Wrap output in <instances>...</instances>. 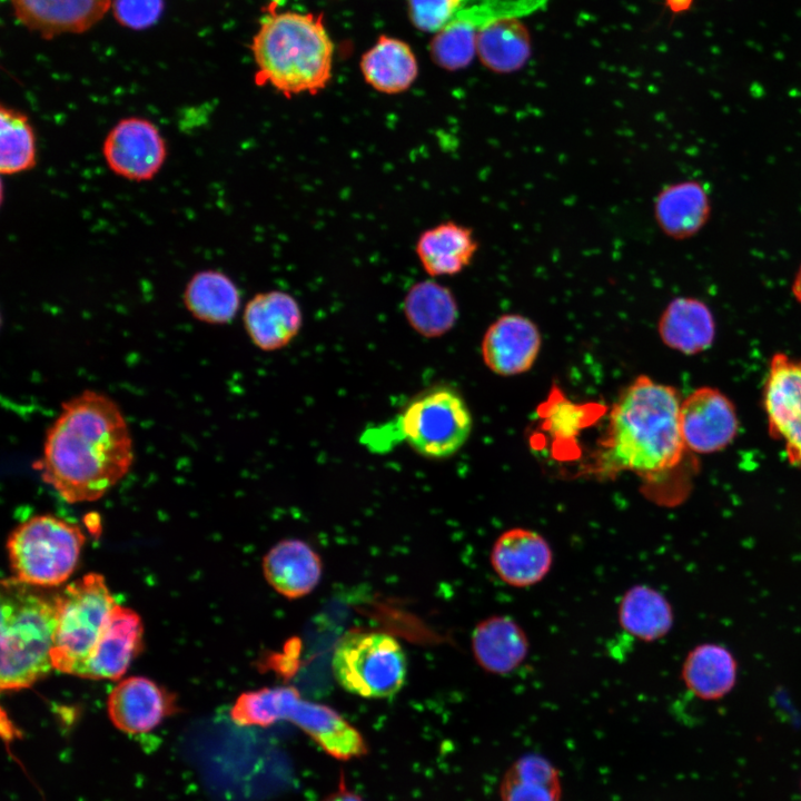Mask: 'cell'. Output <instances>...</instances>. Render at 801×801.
Listing matches in <instances>:
<instances>
[{
	"instance_id": "1",
	"label": "cell",
	"mask_w": 801,
	"mask_h": 801,
	"mask_svg": "<svg viewBox=\"0 0 801 801\" xmlns=\"http://www.w3.org/2000/svg\"><path fill=\"white\" fill-rule=\"evenodd\" d=\"M134 445L113 399L85 390L62 404L46 433L40 473L68 503L102 497L129 472Z\"/></svg>"
},
{
	"instance_id": "2",
	"label": "cell",
	"mask_w": 801,
	"mask_h": 801,
	"mask_svg": "<svg viewBox=\"0 0 801 801\" xmlns=\"http://www.w3.org/2000/svg\"><path fill=\"white\" fill-rule=\"evenodd\" d=\"M680 407L675 388L639 376L611 411L603 452L605 467L647 476L675 467L686 448Z\"/></svg>"
},
{
	"instance_id": "3",
	"label": "cell",
	"mask_w": 801,
	"mask_h": 801,
	"mask_svg": "<svg viewBox=\"0 0 801 801\" xmlns=\"http://www.w3.org/2000/svg\"><path fill=\"white\" fill-rule=\"evenodd\" d=\"M250 50L257 82L268 83L288 97L315 95L332 79L334 43L323 19L314 13L266 14Z\"/></svg>"
},
{
	"instance_id": "4",
	"label": "cell",
	"mask_w": 801,
	"mask_h": 801,
	"mask_svg": "<svg viewBox=\"0 0 801 801\" xmlns=\"http://www.w3.org/2000/svg\"><path fill=\"white\" fill-rule=\"evenodd\" d=\"M56 633V605L32 585L17 578L1 584V669L2 690L27 689L52 668L51 651Z\"/></svg>"
},
{
	"instance_id": "5",
	"label": "cell",
	"mask_w": 801,
	"mask_h": 801,
	"mask_svg": "<svg viewBox=\"0 0 801 801\" xmlns=\"http://www.w3.org/2000/svg\"><path fill=\"white\" fill-rule=\"evenodd\" d=\"M230 716L241 726H269L281 720L289 721L339 760L367 753V744L357 729L330 706L301 699L294 686L244 692L231 706Z\"/></svg>"
},
{
	"instance_id": "6",
	"label": "cell",
	"mask_w": 801,
	"mask_h": 801,
	"mask_svg": "<svg viewBox=\"0 0 801 801\" xmlns=\"http://www.w3.org/2000/svg\"><path fill=\"white\" fill-rule=\"evenodd\" d=\"M117 604L98 573L86 574L55 597L56 633L51 651L55 670L81 676Z\"/></svg>"
},
{
	"instance_id": "7",
	"label": "cell",
	"mask_w": 801,
	"mask_h": 801,
	"mask_svg": "<svg viewBox=\"0 0 801 801\" xmlns=\"http://www.w3.org/2000/svg\"><path fill=\"white\" fill-rule=\"evenodd\" d=\"M81 530L53 515L33 516L8 540L13 577L32 586H56L75 571L85 544Z\"/></svg>"
},
{
	"instance_id": "8",
	"label": "cell",
	"mask_w": 801,
	"mask_h": 801,
	"mask_svg": "<svg viewBox=\"0 0 801 801\" xmlns=\"http://www.w3.org/2000/svg\"><path fill=\"white\" fill-rule=\"evenodd\" d=\"M332 669L347 692L367 699H384L395 695L405 684L407 657L392 635L356 630L337 643Z\"/></svg>"
},
{
	"instance_id": "9",
	"label": "cell",
	"mask_w": 801,
	"mask_h": 801,
	"mask_svg": "<svg viewBox=\"0 0 801 801\" xmlns=\"http://www.w3.org/2000/svg\"><path fill=\"white\" fill-rule=\"evenodd\" d=\"M473 419L462 396L447 387H434L414 397L398 417L384 427L427 458H446L467 441Z\"/></svg>"
},
{
	"instance_id": "10",
	"label": "cell",
	"mask_w": 801,
	"mask_h": 801,
	"mask_svg": "<svg viewBox=\"0 0 801 801\" xmlns=\"http://www.w3.org/2000/svg\"><path fill=\"white\" fill-rule=\"evenodd\" d=\"M551 0H482L458 11L431 41L434 62L448 71L466 68L476 57V37L487 23L506 17L526 18Z\"/></svg>"
},
{
	"instance_id": "11",
	"label": "cell",
	"mask_w": 801,
	"mask_h": 801,
	"mask_svg": "<svg viewBox=\"0 0 801 801\" xmlns=\"http://www.w3.org/2000/svg\"><path fill=\"white\" fill-rule=\"evenodd\" d=\"M108 168L118 177L141 182L151 180L167 158L166 140L149 119L121 118L108 131L102 144Z\"/></svg>"
},
{
	"instance_id": "12",
	"label": "cell",
	"mask_w": 801,
	"mask_h": 801,
	"mask_svg": "<svg viewBox=\"0 0 801 801\" xmlns=\"http://www.w3.org/2000/svg\"><path fill=\"white\" fill-rule=\"evenodd\" d=\"M763 400L770 434L784 443L790 464L801 467V360L773 355Z\"/></svg>"
},
{
	"instance_id": "13",
	"label": "cell",
	"mask_w": 801,
	"mask_h": 801,
	"mask_svg": "<svg viewBox=\"0 0 801 801\" xmlns=\"http://www.w3.org/2000/svg\"><path fill=\"white\" fill-rule=\"evenodd\" d=\"M680 426L685 447L699 454L723 449L739 428L733 404L712 387L698 388L681 402Z\"/></svg>"
},
{
	"instance_id": "14",
	"label": "cell",
	"mask_w": 801,
	"mask_h": 801,
	"mask_svg": "<svg viewBox=\"0 0 801 801\" xmlns=\"http://www.w3.org/2000/svg\"><path fill=\"white\" fill-rule=\"evenodd\" d=\"M177 711L176 696L144 676L122 680L107 700V712L113 726L132 735L151 732Z\"/></svg>"
},
{
	"instance_id": "15",
	"label": "cell",
	"mask_w": 801,
	"mask_h": 801,
	"mask_svg": "<svg viewBox=\"0 0 801 801\" xmlns=\"http://www.w3.org/2000/svg\"><path fill=\"white\" fill-rule=\"evenodd\" d=\"M490 563L506 585L524 589L540 583L548 574L553 552L546 538L536 531L512 527L494 541Z\"/></svg>"
},
{
	"instance_id": "16",
	"label": "cell",
	"mask_w": 801,
	"mask_h": 801,
	"mask_svg": "<svg viewBox=\"0 0 801 801\" xmlns=\"http://www.w3.org/2000/svg\"><path fill=\"white\" fill-rule=\"evenodd\" d=\"M540 348L537 326L522 315L506 314L487 328L482 340V357L493 373L513 376L533 366Z\"/></svg>"
},
{
	"instance_id": "17",
	"label": "cell",
	"mask_w": 801,
	"mask_h": 801,
	"mask_svg": "<svg viewBox=\"0 0 801 801\" xmlns=\"http://www.w3.org/2000/svg\"><path fill=\"white\" fill-rule=\"evenodd\" d=\"M16 19L44 39L83 33L111 9V0H10Z\"/></svg>"
},
{
	"instance_id": "18",
	"label": "cell",
	"mask_w": 801,
	"mask_h": 801,
	"mask_svg": "<svg viewBox=\"0 0 801 801\" xmlns=\"http://www.w3.org/2000/svg\"><path fill=\"white\" fill-rule=\"evenodd\" d=\"M144 627L131 609L117 604L80 678L117 680L141 649Z\"/></svg>"
},
{
	"instance_id": "19",
	"label": "cell",
	"mask_w": 801,
	"mask_h": 801,
	"mask_svg": "<svg viewBox=\"0 0 801 801\" xmlns=\"http://www.w3.org/2000/svg\"><path fill=\"white\" fill-rule=\"evenodd\" d=\"M243 319L251 342L266 352L288 345L303 324L298 303L280 290L256 294L246 304Z\"/></svg>"
},
{
	"instance_id": "20",
	"label": "cell",
	"mask_w": 801,
	"mask_h": 801,
	"mask_svg": "<svg viewBox=\"0 0 801 801\" xmlns=\"http://www.w3.org/2000/svg\"><path fill=\"white\" fill-rule=\"evenodd\" d=\"M263 572L276 592L295 600L309 594L318 585L323 565L318 553L308 543L287 538L267 552Z\"/></svg>"
},
{
	"instance_id": "21",
	"label": "cell",
	"mask_w": 801,
	"mask_h": 801,
	"mask_svg": "<svg viewBox=\"0 0 801 801\" xmlns=\"http://www.w3.org/2000/svg\"><path fill=\"white\" fill-rule=\"evenodd\" d=\"M471 645L478 666L494 675L513 672L524 662L530 649L522 626L502 614L478 622L472 632Z\"/></svg>"
},
{
	"instance_id": "22",
	"label": "cell",
	"mask_w": 801,
	"mask_h": 801,
	"mask_svg": "<svg viewBox=\"0 0 801 801\" xmlns=\"http://www.w3.org/2000/svg\"><path fill=\"white\" fill-rule=\"evenodd\" d=\"M655 221L663 234L676 240L696 235L711 212L709 194L696 180L665 186L654 200Z\"/></svg>"
},
{
	"instance_id": "23",
	"label": "cell",
	"mask_w": 801,
	"mask_h": 801,
	"mask_svg": "<svg viewBox=\"0 0 801 801\" xmlns=\"http://www.w3.org/2000/svg\"><path fill=\"white\" fill-rule=\"evenodd\" d=\"M415 250L429 276H454L471 265L478 250V241L472 228L444 221L423 231Z\"/></svg>"
},
{
	"instance_id": "24",
	"label": "cell",
	"mask_w": 801,
	"mask_h": 801,
	"mask_svg": "<svg viewBox=\"0 0 801 801\" xmlns=\"http://www.w3.org/2000/svg\"><path fill=\"white\" fill-rule=\"evenodd\" d=\"M359 67L364 80L386 95L408 90L418 76L417 59L411 46L387 36H380L362 56Z\"/></svg>"
},
{
	"instance_id": "25",
	"label": "cell",
	"mask_w": 801,
	"mask_h": 801,
	"mask_svg": "<svg viewBox=\"0 0 801 801\" xmlns=\"http://www.w3.org/2000/svg\"><path fill=\"white\" fill-rule=\"evenodd\" d=\"M531 52V34L522 18L496 19L485 24L476 37V57L495 73L518 71Z\"/></svg>"
},
{
	"instance_id": "26",
	"label": "cell",
	"mask_w": 801,
	"mask_h": 801,
	"mask_svg": "<svg viewBox=\"0 0 801 801\" xmlns=\"http://www.w3.org/2000/svg\"><path fill=\"white\" fill-rule=\"evenodd\" d=\"M663 343L686 355L709 348L715 326L710 308L692 297H678L669 303L659 320Z\"/></svg>"
},
{
	"instance_id": "27",
	"label": "cell",
	"mask_w": 801,
	"mask_h": 801,
	"mask_svg": "<svg viewBox=\"0 0 801 801\" xmlns=\"http://www.w3.org/2000/svg\"><path fill=\"white\" fill-rule=\"evenodd\" d=\"M187 310L198 320L221 325L231 322L240 306V291L226 274L206 269L196 273L184 291Z\"/></svg>"
},
{
	"instance_id": "28",
	"label": "cell",
	"mask_w": 801,
	"mask_h": 801,
	"mask_svg": "<svg viewBox=\"0 0 801 801\" xmlns=\"http://www.w3.org/2000/svg\"><path fill=\"white\" fill-rule=\"evenodd\" d=\"M681 675L688 690L695 696L718 700L734 686L736 663L724 646L705 643L686 655Z\"/></svg>"
},
{
	"instance_id": "29",
	"label": "cell",
	"mask_w": 801,
	"mask_h": 801,
	"mask_svg": "<svg viewBox=\"0 0 801 801\" xmlns=\"http://www.w3.org/2000/svg\"><path fill=\"white\" fill-rule=\"evenodd\" d=\"M617 619L623 631L637 640L652 642L669 633L673 612L661 592L640 584L631 586L622 595Z\"/></svg>"
},
{
	"instance_id": "30",
	"label": "cell",
	"mask_w": 801,
	"mask_h": 801,
	"mask_svg": "<svg viewBox=\"0 0 801 801\" xmlns=\"http://www.w3.org/2000/svg\"><path fill=\"white\" fill-rule=\"evenodd\" d=\"M403 308L409 325L425 337L444 335L458 318L453 293L433 280H423L412 286L404 298Z\"/></svg>"
},
{
	"instance_id": "31",
	"label": "cell",
	"mask_w": 801,
	"mask_h": 801,
	"mask_svg": "<svg viewBox=\"0 0 801 801\" xmlns=\"http://www.w3.org/2000/svg\"><path fill=\"white\" fill-rule=\"evenodd\" d=\"M561 795L558 771L536 754L517 759L500 784L501 801H561Z\"/></svg>"
},
{
	"instance_id": "32",
	"label": "cell",
	"mask_w": 801,
	"mask_h": 801,
	"mask_svg": "<svg viewBox=\"0 0 801 801\" xmlns=\"http://www.w3.org/2000/svg\"><path fill=\"white\" fill-rule=\"evenodd\" d=\"M37 138L27 113L13 107H0V171L12 176L37 165Z\"/></svg>"
},
{
	"instance_id": "33",
	"label": "cell",
	"mask_w": 801,
	"mask_h": 801,
	"mask_svg": "<svg viewBox=\"0 0 801 801\" xmlns=\"http://www.w3.org/2000/svg\"><path fill=\"white\" fill-rule=\"evenodd\" d=\"M110 10L120 26L142 30L159 20L164 0H111Z\"/></svg>"
},
{
	"instance_id": "34",
	"label": "cell",
	"mask_w": 801,
	"mask_h": 801,
	"mask_svg": "<svg viewBox=\"0 0 801 801\" xmlns=\"http://www.w3.org/2000/svg\"><path fill=\"white\" fill-rule=\"evenodd\" d=\"M409 18L421 31L436 33L452 19L451 0H407Z\"/></svg>"
},
{
	"instance_id": "35",
	"label": "cell",
	"mask_w": 801,
	"mask_h": 801,
	"mask_svg": "<svg viewBox=\"0 0 801 801\" xmlns=\"http://www.w3.org/2000/svg\"><path fill=\"white\" fill-rule=\"evenodd\" d=\"M324 801H363L357 794L345 789L343 785L336 792L329 794Z\"/></svg>"
},
{
	"instance_id": "36",
	"label": "cell",
	"mask_w": 801,
	"mask_h": 801,
	"mask_svg": "<svg viewBox=\"0 0 801 801\" xmlns=\"http://www.w3.org/2000/svg\"><path fill=\"white\" fill-rule=\"evenodd\" d=\"M792 293L795 299L801 304V265L799 266L792 283Z\"/></svg>"
},
{
	"instance_id": "37",
	"label": "cell",
	"mask_w": 801,
	"mask_h": 801,
	"mask_svg": "<svg viewBox=\"0 0 801 801\" xmlns=\"http://www.w3.org/2000/svg\"><path fill=\"white\" fill-rule=\"evenodd\" d=\"M666 2L671 10L679 12L686 9L692 0H668Z\"/></svg>"
}]
</instances>
